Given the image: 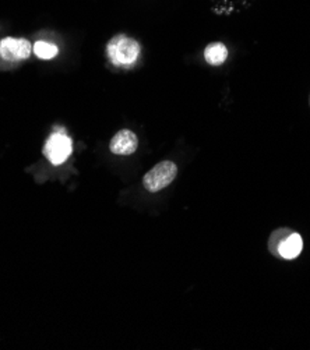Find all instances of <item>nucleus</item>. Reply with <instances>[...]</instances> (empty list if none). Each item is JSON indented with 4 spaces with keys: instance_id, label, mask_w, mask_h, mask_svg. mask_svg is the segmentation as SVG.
Wrapping results in <instances>:
<instances>
[{
    "instance_id": "nucleus-1",
    "label": "nucleus",
    "mask_w": 310,
    "mask_h": 350,
    "mask_svg": "<svg viewBox=\"0 0 310 350\" xmlns=\"http://www.w3.org/2000/svg\"><path fill=\"white\" fill-rule=\"evenodd\" d=\"M140 52V44L135 40L127 37L125 33L115 35L107 46L108 59L116 67L133 66L137 62V59H139Z\"/></svg>"
},
{
    "instance_id": "nucleus-2",
    "label": "nucleus",
    "mask_w": 310,
    "mask_h": 350,
    "mask_svg": "<svg viewBox=\"0 0 310 350\" xmlns=\"http://www.w3.org/2000/svg\"><path fill=\"white\" fill-rule=\"evenodd\" d=\"M178 166L172 161H162L155 165L143 178V186L150 193L161 191L175 180Z\"/></svg>"
},
{
    "instance_id": "nucleus-3",
    "label": "nucleus",
    "mask_w": 310,
    "mask_h": 350,
    "mask_svg": "<svg viewBox=\"0 0 310 350\" xmlns=\"http://www.w3.org/2000/svg\"><path fill=\"white\" fill-rule=\"evenodd\" d=\"M73 151V143L64 133H53L42 150L52 165H62Z\"/></svg>"
},
{
    "instance_id": "nucleus-4",
    "label": "nucleus",
    "mask_w": 310,
    "mask_h": 350,
    "mask_svg": "<svg viewBox=\"0 0 310 350\" xmlns=\"http://www.w3.org/2000/svg\"><path fill=\"white\" fill-rule=\"evenodd\" d=\"M32 52V45L24 38L8 37L0 41V57L6 62L27 60Z\"/></svg>"
},
{
    "instance_id": "nucleus-5",
    "label": "nucleus",
    "mask_w": 310,
    "mask_h": 350,
    "mask_svg": "<svg viewBox=\"0 0 310 350\" xmlns=\"http://www.w3.org/2000/svg\"><path fill=\"white\" fill-rule=\"evenodd\" d=\"M137 147H139V139L130 130L118 131L109 143V150L115 155H131Z\"/></svg>"
},
{
    "instance_id": "nucleus-6",
    "label": "nucleus",
    "mask_w": 310,
    "mask_h": 350,
    "mask_svg": "<svg viewBox=\"0 0 310 350\" xmlns=\"http://www.w3.org/2000/svg\"><path fill=\"white\" fill-rule=\"evenodd\" d=\"M303 250V240L302 236L295 233V232H289L280 243L277 249H275L274 254L280 256L284 260H295Z\"/></svg>"
},
{
    "instance_id": "nucleus-7",
    "label": "nucleus",
    "mask_w": 310,
    "mask_h": 350,
    "mask_svg": "<svg viewBox=\"0 0 310 350\" xmlns=\"http://www.w3.org/2000/svg\"><path fill=\"white\" fill-rule=\"evenodd\" d=\"M228 57V49L222 42H213L204 49V59L211 66H221Z\"/></svg>"
},
{
    "instance_id": "nucleus-8",
    "label": "nucleus",
    "mask_w": 310,
    "mask_h": 350,
    "mask_svg": "<svg viewBox=\"0 0 310 350\" xmlns=\"http://www.w3.org/2000/svg\"><path fill=\"white\" fill-rule=\"evenodd\" d=\"M34 53H36L40 59H45V60H49L52 57H55L57 55V48L52 44H48V42H37L36 45H34Z\"/></svg>"
}]
</instances>
